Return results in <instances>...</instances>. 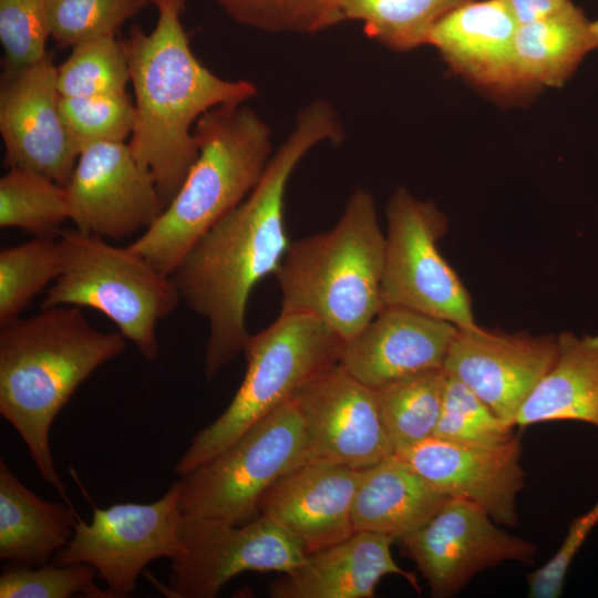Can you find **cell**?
Returning <instances> with one entry per match:
<instances>
[{"instance_id": "38", "label": "cell", "mask_w": 598, "mask_h": 598, "mask_svg": "<svg viewBox=\"0 0 598 598\" xmlns=\"http://www.w3.org/2000/svg\"><path fill=\"white\" fill-rule=\"evenodd\" d=\"M518 24L558 13L574 6L570 0H505Z\"/></svg>"}, {"instance_id": "25", "label": "cell", "mask_w": 598, "mask_h": 598, "mask_svg": "<svg viewBox=\"0 0 598 598\" xmlns=\"http://www.w3.org/2000/svg\"><path fill=\"white\" fill-rule=\"evenodd\" d=\"M72 505L44 501L0 461V559L27 566L50 564L74 534Z\"/></svg>"}, {"instance_id": "9", "label": "cell", "mask_w": 598, "mask_h": 598, "mask_svg": "<svg viewBox=\"0 0 598 598\" xmlns=\"http://www.w3.org/2000/svg\"><path fill=\"white\" fill-rule=\"evenodd\" d=\"M385 217L383 306L412 309L458 328L476 327L471 296L437 247L447 230L445 215L400 187Z\"/></svg>"}, {"instance_id": "37", "label": "cell", "mask_w": 598, "mask_h": 598, "mask_svg": "<svg viewBox=\"0 0 598 598\" xmlns=\"http://www.w3.org/2000/svg\"><path fill=\"white\" fill-rule=\"evenodd\" d=\"M597 525L598 501L589 511L574 519L555 555L527 576L528 597L557 598L560 596L574 558Z\"/></svg>"}, {"instance_id": "19", "label": "cell", "mask_w": 598, "mask_h": 598, "mask_svg": "<svg viewBox=\"0 0 598 598\" xmlns=\"http://www.w3.org/2000/svg\"><path fill=\"white\" fill-rule=\"evenodd\" d=\"M458 332L455 324L412 309L383 306L346 341L339 364L371 389L429 370L443 369Z\"/></svg>"}, {"instance_id": "23", "label": "cell", "mask_w": 598, "mask_h": 598, "mask_svg": "<svg viewBox=\"0 0 598 598\" xmlns=\"http://www.w3.org/2000/svg\"><path fill=\"white\" fill-rule=\"evenodd\" d=\"M598 49V20L569 9L519 24L514 43V72L519 95L559 87L584 59Z\"/></svg>"}, {"instance_id": "16", "label": "cell", "mask_w": 598, "mask_h": 598, "mask_svg": "<svg viewBox=\"0 0 598 598\" xmlns=\"http://www.w3.org/2000/svg\"><path fill=\"white\" fill-rule=\"evenodd\" d=\"M556 354L557 336L495 332L477 324L458 328L443 369L514 427L518 410Z\"/></svg>"}, {"instance_id": "8", "label": "cell", "mask_w": 598, "mask_h": 598, "mask_svg": "<svg viewBox=\"0 0 598 598\" xmlns=\"http://www.w3.org/2000/svg\"><path fill=\"white\" fill-rule=\"evenodd\" d=\"M308 461L305 429L292 399L214 458L182 475L181 509L234 525L248 523L259 515L262 494Z\"/></svg>"}, {"instance_id": "10", "label": "cell", "mask_w": 598, "mask_h": 598, "mask_svg": "<svg viewBox=\"0 0 598 598\" xmlns=\"http://www.w3.org/2000/svg\"><path fill=\"white\" fill-rule=\"evenodd\" d=\"M182 518L178 481L151 504L94 506L90 523L78 516L71 540L55 553L51 563L89 564L105 581L112 598L128 597L151 561L157 558L172 560L179 555Z\"/></svg>"}, {"instance_id": "13", "label": "cell", "mask_w": 598, "mask_h": 598, "mask_svg": "<svg viewBox=\"0 0 598 598\" xmlns=\"http://www.w3.org/2000/svg\"><path fill=\"white\" fill-rule=\"evenodd\" d=\"M63 187L75 228L114 240L146 230L166 207L151 171L124 142L84 148Z\"/></svg>"}, {"instance_id": "20", "label": "cell", "mask_w": 598, "mask_h": 598, "mask_svg": "<svg viewBox=\"0 0 598 598\" xmlns=\"http://www.w3.org/2000/svg\"><path fill=\"white\" fill-rule=\"evenodd\" d=\"M518 22L505 0H471L432 29L434 47L450 69L499 99L519 96L514 72Z\"/></svg>"}, {"instance_id": "29", "label": "cell", "mask_w": 598, "mask_h": 598, "mask_svg": "<svg viewBox=\"0 0 598 598\" xmlns=\"http://www.w3.org/2000/svg\"><path fill=\"white\" fill-rule=\"evenodd\" d=\"M62 269L58 238L35 237L0 250V326L18 318Z\"/></svg>"}, {"instance_id": "1", "label": "cell", "mask_w": 598, "mask_h": 598, "mask_svg": "<svg viewBox=\"0 0 598 598\" xmlns=\"http://www.w3.org/2000/svg\"><path fill=\"white\" fill-rule=\"evenodd\" d=\"M342 137L341 122L328 102L316 100L301 109L255 188L193 245L171 275L182 301L208 324V381L243 352L250 336L249 295L275 274L291 243L283 213L292 172L315 146Z\"/></svg>"}, {"instance_id": "3", "label": "cell", "mask_w": 598, "mask_h": 598, "mask_svg": "<svg viewBox=\"0 0 598 598\" xmlns=\"http://www.w3.org/2000/svg\"><path fill=\"white\" fill-rule=\"evenodd\" d=\"M125 346L121 332L94 328L76 306L41 308L0 326V413L27 444L41 477L70 505L51 455L52 422L80 384Z\"/></svg>"}, {"instance_id": "14", "label": "cell", "mask_w": 598, "mask_h": 598, "mask_svg": "<svg viewBox=\"0 0 598 598\" xmlns=\"http://www.w3.org/2000/svg\"><path fill=\"white\" fill-rule=\"evenodd\" d=\"M293 400L310 460L363 470L394 453L373 389L339 363L306 384Z\"/></svg>"}, {"instance_id": "34", "label": "cell", "mask_w": 598, "mask_h": 598, "mask_svg": "<svg viewBox=\"0 0 598 598\" xmlns=\"http://www.w3.org/2000/svg\"><path fill=\"white\" fill-rule=\"evenodd\" d=\"M434 436L464 443L499 444L512 440L514 434L513 426L505 423L466 384L446 373Z\"/></svg>"}, {"instance_id": "24", "label": "cell", "mask_w": 598, "mask_h": 598, "mask_svg": "<svg viewBox=\"0 0 598 598\" xmlns=\"http://www.w3.org/2000/svg\"><path fill=\"white\" fill-rule=\"evenodd\" d=\"M551 421L598 427V334L557 336L556 359L518 410L515 426Z\"/></svg>"}, {"instance_id": "4", "label": "cell", "mask_w": 598, "mask_h": 598, "mask_svg": "<svg viewBox=\"0 0 598 598\" xmlns=\"http://www.w3.org/2000/svg\"><path fill=\"white\" fill-rule=\"evenodd\" d=\"M198 156L162 215L128 247L171 276L193 245L241 203L272 156L271 133L244 103L216 106L195 123Z\"/></svg>"}, {"instance_id": "11", "label": "cell", "mask_w": 598, "mask_h": 598, "mask_svg": "<svg viewBox=\"0 0 598 598\" xmlns=\"http://www.w3.org/2000/svg\"><path fill=\"white\" fill-rule=\"evenodd\" d=\"M179 539L182 550L172 559L164 590L174 598H214L244 571L288 574L307 557L285 529L260 514L241 525L183 514Z\"/></svg>"}, {"instance_id": "27", "label": "cell", "mask_w": 598, "mask_h": 598, "mask_svg": "<svg viewBox=\"0 0 598 598\" xmlns=\"http://www.w3.org/2000/svg\"><path fill=\"white\" fill-rule=\"evenodd\" d=\"M471 0H338L343 20L363 23L365 34L394 51L427 44L434 25Z\"/></svg>"}, {"instance_id": "5", "label": "cell", "mask_w": 598, "mask_h": 598, "mask_svg": "<svg viewBox=\"0 0 598 598\" xmlns=\"http://www.w3.org/2000/svg\"><path fill=\"white\" fill-rule=\"evenodd\" d=\"M384 247L373 197L359 188L331 229L290 243L274 274L280 312L313 316L350 340L383 307Z\"/></svg>"}, {"instance_id": "35", "label": "cell", "mask_w": 598, "mask_h": 598, "mask_svg": "<svg viewBox=\"0 0 598 598\" xmlns=\"http://www.w3.org/2000/svg\"><path fill=\"white\" fill-rule=\"evenodd\" d=\"M96 569L85 563L42 566L14 564L0 576L1 598H69L82 594L90 598H112L107 589L99 588Z\"/></svg>"}, {"instance_id": "30", "label": "cell", "mask_w": 598, "mask_h": 598, "mask_svg": "<svg viewBox=\"0 0 598 598\" xmlns=\"http://www.w3.org/2000/svg\"><path fill=\"white\" fill-rule=\"evenodd\" d=\"M131 74L123 40L100 37L78 43L56 66L62 96H94L126 92Z\"/></svg>"}, {"instance_id": "6", "label": "cell", "mask_w": 598, "mask_h": 598, "mask_svg": "<svg viewBox=\"0 0 598 598\" xmlns=\"http://www.w3.org/2000/svg\"><path fill=\"white\" fill-rule=\"evenodd\" d=\"M346 341L320 319L279 313L249 336L243 353L246 372L226 410L200 430L176 464L182 476L207 463L247 430L293 396L311 380L339 363Z\"/></svg>"}, {"instance_id": "2", "label": "cell", "mask_w": 598, "mask_h": 598, "mask_svg": "<svg viewBox=\"0 0 598 598\" xmlns=\"http://www.w3.org/2000/svg\"><path fill=\"white\" fill-rule=\"evenodd\" d=\"M151 4L158 13L155 28L146 33L134 24L123 40L135 96L128 147L167 206L198 156L196 121L216 106L245 103L257 89L247 80L221 79L197 60L182 21L186 0Z\"/></svg>"}, {"instance_id": "36", "label": "cell", "mask_w": 598, "mask_h": 598, "mask_svg": "<svg viewBox=\"0 0 598 598\" xmlns=\"http://www.w3.org/2000/svg\"><path fill=\"white\" fill-rule=\"evenodd\" d=\"M49 38L48 0H0L4 70L29 66L47 58Z\"/></svg>"}, {"instance_id": "28", "label": "cell", "mask_w": 598, "mask_h": 598, "mask_svg": "<svg viewBox=\"0 0 598 598\" xmlns=\"http://www.w3.org/2000/svg\"><path fill=\"white\" fill-rule=\"evenodd\" d=\"M69 219L64 187L25 168H9L0 179V226L35 237L58 238Z\"/></svg>"}, {"instance_id": "22", "label": "cell", "mask_w": 598, "mask_h": 598, "mask_svg": "<svg viewBox=\"0 0 598 598\" xmlns=\"http://www.w3.org/2000/svg\"><path fill=\"white\" fill-rule=\"evenodd\" d=\"M448 498L393 453L361 470L352 505L354 529L401 539L424 525Z\"/></svg>"}, {"instance_id": "15", "label": "cell", "mask_w": 598, "mask_h": 598, "mask_svg": "<svg viewBox=\"0 0 598 598\" xmlns=\"http://www.w3.org/2000/svg\"><path fill=\"white\" fill-rule=\"evenodd\" d=\"M59 100L51 53L38 63L2 73L0 133L6 167L34 171L64 186L79 153L62 121Z\"/></svg>"}, {"instance_id": "26", "label": "cell", "mask_w": 598, "mask_h": 598, "mask_svg": "<svg viewBox=\"0 0 598 598\" xmlns=\"http://www.w3.org/2000/svg\"><path fill=\"white\" fill-rule=\"evenodd\" d=\"M445 379L444 369H435L373 389L394 453L434 436L442 409Z\"/></svg>"}, {"instance_id": "18", "label": "cell", "mask_w": 598, "mask_h": 598, "mask_svg": "<svg viewBox=\"0 0 598 598\" xmlns=\"http://www.w3.org/2000/svg\"><path fill=\"white\" fill-rule=\"evenodd\" d=\"M361 470L311 460L277 480L258 509L285 529L307 555L355 533L352 505Z\"/></svg>"}, {"instance_id": "7", "label": "cell", "mask_w": 598, "mask_h": 598, "mask_svg": "<svg viewBox=\"0 0 598 598\" xmlns=\"http://www.w3.org/2000/svg\"><path fill=\"white\" fill-rule=\"evenodd\" d=\"M59 243L62 269L41 308L69 305L95 309L116 324L144 359H156L157 323L182 301L172 277L128 246H113L76 228L62 229Z\"/></svg>"}, {"instance_id": "12", "label": "cell", "mask_w": 598, "mask_h": 598, "mask_svg": "<svg viewBox=\"0 0 598 598\" xmlns=\"http://www.w3.org/2000/svg\"><path fill=\"white\" fill-rule=\"evenodd\" d=\"M400 540L435 598L454 596L475 575L502 563H532L537 551L532 542L502 529L481 506L455 497Z\"/></svg>"}, {"instance_id": "33", "label": "cell", "mask_w": 598, "mask_h": 598, "mask_svg": "<svg viewBox=\"0 0 598 598\" xmlns=\"http://www.w3.org/2000/svg\"><path fill=\"white\" fill-rule=\"evenodd\" d=\"M237 23L267 32L316 33L342 21L338 0H216Z\"/></svg>"}, {"instance_id": "32", "label": "cell", "mask_w": 598, "mask_h": 598, "mask_svg": "<svg viewBox=\"0 0 598 598\" xmlns=\"http://www.w3.org/2000/svg\"><path fill=\"white\" fill-rule=\"evenodd\" d=\"M151 0H48L51 38L58 49L100 37H116Z\"/></svg>"}, {"instance_id": "17", "label": "cell", "mask_w": 598, "mask_h": 598, "mask_svg": "<svg viewBox=\"0 0 598 598\" xmlns=\"http://www.w3.org/2000/svg\"><path fill=\"white\" fill-rule=\"evenodd\" d=\"M394 454L439 493L481 506L498 525L517 524V496L525 486L517 437L475 444L432 436Z\"/></svg>"}, {"instance_id": "31", "label": "cell", "mask_w": 598, "mask_h": 598, "mask_svg": "<svg viewBox=\"0 0 598 598\" xmlns=\"http://www.w3.org/2000/svg\"><path fill=\"white\" fill-rule=\"evenodd\" d=\"M59 107L79 155L96 143L124 142L134 130L135 105L127 92L94 96L60 95Z\"/></svg>"}, {"instance_id": "21", "label": "cell", "mask_w": 598, "mask_h": 598, "mask_svg": "<svg viewBox=\"0 0 598 598\" xmlns=\"http://www.w3.org/2000/svg\"><path fill=\"white\" fill-rule=\"evenodd\" d=\"M393 538L360 530L343 542L307 555L295 570L269 587L272 598H371L389 575L406 579L416 590L413 573L402 569L391 553Z\"/></svg>"}]
</instances>
